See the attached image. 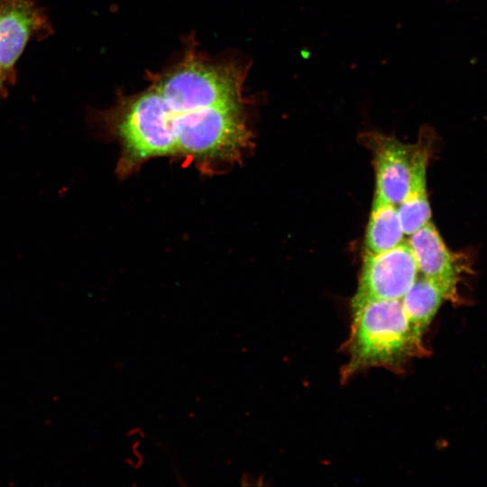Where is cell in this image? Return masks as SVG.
Listing matches in <instances>:
<instances>
[{
  "label": "cell",
  "mask_w": 487,
  "mask_h": 487,
  "mask_svg": "<svg viewBox=\"0 0 487 487\" xmlns=\"http://www.w3.org/2000/svg\"><path fill=\"white\" fill-rule=\"evenodd\" d=\"M351 308L343 380L370 368L403 372L411 358L425 353L422 337L413 330L400 299H369Z\"/></svg>",
  "instance_id": "6da1fadb"
},
{
  "label": "cell",
  "mask_w": 487,
  "mask_h": 487,
  "mask_svg": "<svg viewBox=\"0 0 487 487\" xmlns=\"http://www.w3.org/2000/svg\"><path fill=\"white\" fill-rule=\"evenodd\" d=\"M249 64L213 61L194 47L182 60L150 76L152 86L175 114L206 108L246 105L244 83Z\"/></svg>",
  "instance_id": "7a4b0ae2"
},
{
  "label": "cell",
  "mask_w": 487,
  "mask_h": 487,
  "mask_svg": "<svg viewBox=\"0 0 487 487\" xmlns=\"http://www.w3.org/2000/svg\"><path fill=\"white\" fill-rule=\"evenodd\" d=\"M100 120L121 143L122 174L151 158L177 155L171 113L152 86L122 96L115 106L100 114Z\"/></svg>",
  "instance_id": "3957f363"
},
{
  "label": "cell",
  "mask_w": 487,
  "mask_h": 487,
  "mask_svg": "<svg viewBox=\"0 0 487 487\" xmlns=\"http://www.w3.org/2000/svg\"><path fill=\"white\" fill-rule=\"evenodd\" d=\"M170 113L177 154L199 163L235 161L251 143L246 105Z\"/></svg>",
  "instance_id": "277c9868"
},
{
  "label": "cell",
  "mask_w": 487,
  "mask_h": 487,
  "mask_svg": "<svg viewBox=\"0 0 487 487\" xmlns=\"http://www.w3.org/2000/svg\"><path fill=\"white\" fill-rule=\"evenodd\" d=\"M419 274L407 240L378 254H364L352 306L369 299H401Z\"/></svg>",
  "instance_id": "5b68a950"
},
{
  "label": "cell",
  "mask_w": 487,
  "mask_h": 487,
  "mask_svg": "<svg viewBox=\"0 0 487 487\" xmlns=\"http://www.w3.org/2000/svg\"><path fill=\"white\" fill-rule=\"evenodd\" d=\"M366 135L373 150L374 198L397 207L410 189L417 165L428 155L427 146L408 144L380 133Z\"/></svg>",
  "instance_id": "8992f818"
},
{
  "label": "cell",
  "mask_w": 487,
  "mask_h": 487,
  "mask_svg": "<svg viewBox=\"0 0 487 487\" xmlns=\"http://www.w3.org/2000/svg\"><path fill=\"white\" fill-rule=\"evenodd\" d=\"M51 32L36 0H0V66L6 86L15 83V64L31 38Z\"/></svg>",
  "instance_id": "52a82bcc"
},
{
  "label": "cell",
  "mask_w": 487,
  "mask_h": 487,
  "mask_svg": "<svg viewBox=\"0 0 487 487\" xmlns=\"http://www.w3.org/2000/svg\"><path fill=\"white\" fill-rule=\"evenodd\" d=\"M419 274L435 281L452 297L455 294L458 271L455 257L436 226L428 222L408 236Z\"/></svg>",
  "instance_id": "ba28073f"
},
{
  "label": "cell",
  "mask_w": 487,
  "mask_h": 487,
  "mask_svg": "<svg viewBox=\"0 0 487 487\" xmlns=\"http://www.w3.org/2000/svg\"><path fill=\"white\" fill-rule=\"evenodd\" d=\"M450 294L435 281L418 274L400 301L415 333L422 337Z\"/></svg>",
  "instance_id": "9c48e42d"
},
{
  "label": "cell",
  "mask_w": 487,
  "mask_h": 487,
  "mask_svg": "<svg viewBox=\"0 0 487 487\" xmlns=\"http://www.w3.org/2000/svg\"><path fill=\"white\" fill-rule=\"evenodd\" d=\"M397 207L373 198L364 236V254H378L406 241Z\"/></svg>",
  "instance_id": "30bf717a"
},
{
  "label": "cell",
  "mask_w": 487,
  "mask_h": 487,
  "mask_svg": "<svg viewBox=\"0 0 487 487\" xmlns=\"http://www.w3.org/2000/svg\"><path fill=\"white\" fill-rule=\"evenodd\" d=\"M427 161L428 157H426L418 162L410 189L406 198L397 206L406 236L412 234L431 219V208L427 193Z\"/></svg>",
  "instance_id": "8fae6325"
},
{
  "label": "cell",
  "mask_w": 487,
  "mask_h": 487,
  "mask_svg": "<svg viewBox=\"0 0 487 487\" xmlns=\"http://www.w3.org/2000/svg\"><path fill=\"white\" fill-rule=\"evenodd\" d=\"M1 94H4V95L6 94V85L5 83L2 69H1V66H0V95Z\"/></svg>",
  "instance_id": "7c38bea8"
}]
</instances>
